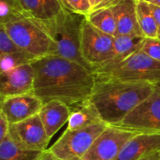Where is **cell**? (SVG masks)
<instances>
[{
	"mask_svg": "<svg viewBox=\"0 0 160 160\" xmlns=\"http://www.w3.org/2000/svg\"><path fill=\"white\" fill-rule=\"evenodd\" d=\"M33 93L43 102L60 100L69 107L90 99L97 82L94 69L57 54L33 60Z\"/></svg>",
	"mask_w": 160,
	"mask_h": 160,
	"instance_id": "obj_1",
	"label": "cell"
},
{
	"mask_svg": "<svg viewBox=\"0 0 160 160\" xmlns=\"http://www.w3.org/2000/svg\"><path fill=\"white\" fill-rule=\"evenodd\" d=\"M157 86L147 82L98 78L90 97L102 121L117 126L140 103L153 94Z\"/></svg>",
	"mask_w": 160,
	"mask_h": 160,
	"instance_id": "obj_2",
	"label": "cell"
},
{
	"mask_svg": "<svg viewBox=\"0 0 160 160\" xmlns=\"http://www.w3.org/2000/svg\"><path fill=\"white\" fill-rule=\"evenodd\" d=\"M0 24L31 61L56 54V45L40 22L17 12L1 21Z\"/></svg>",
	"mask_w": 160,
	"mask_h": 160,
	"instance_id": "obj_3",
	"label": "cell"
},
{
	"mask_svg": "<svg viewBox=\"0 0 160 160\" xmlns=\"http://www.w3.org/2000/svg\"><path fill=\"white\" fill-rule=\"evenodd\" d=\"M85 20V15L65 8L53 19L38 22H40L55 43L57 55L90 68L81 53L82 33Z\"/></svg>",
	"mask_w": 160,
	"mask_h": 160,
	"instance_id": "obj_4",
	"label": "cell"
},
{
	"mask_svg": "<svg viewBox=\"0 0 160 160\" xmlns=\"http://www.w3.org/2000/svg\"><path fill=\"white\" fill-rule=\"evenodd\" d=\"M98 78L141 82L160 87V62L142 50L95 69Z\"/></svg>",
	"mask_w": 160,
	"mask_h": 160,
	"instance_id": "obj_5",
	"label": "cell"
},
{
	"mask_svg": "<svg viewBox=\"0 0 160 160\" xmlns=\"http://www.w3.org/2000/svg\"><path fill=\"white\" fill-rule=\"evenodd\" d=\"M108 127L100 122L80 129H66L59 139L49 148L64 160H82L96 139Z\"/></svg>",
	"mask_w": 160,
	"mask_h": 160,
	"instance_id": "obj_6",
	"label": "cell"
},
{
	"mask_svg": "<svg viewBox=\"0 0 160 160\" xmlns=\"http://www.w3.org/2000/svg\"><path fill=\"white\" fill-rule=\"evenodd\" d=\"M114 36L101 32L87 19L82 26L81 53L83 60L94 70L113 58Z\"/></svg>",
	"mask_w": 160,
	"mask_h": 160,
	"instance_id": "obj_7",
	"label": "cell"
},
{
	"mask_svg": "<svg viewBox=\"0 0 160 160\" xmlns=\"http://www.w3.org/2000/svg\"><path fill=\"white\" fill-rule=\"evenodd\" d=\"M115 127L137 133L160 134V87L133 109Z\"/></svg>",
	"mask_w": 160,
	"mask_h": 160,
	"instance_id": "obj_8",
	"label": "cell"
},
{
	"mask_svg": "<svg viewBox=\"0 0 160 160\" xmlns=\"http://www.w3.org/2000/svg\"><path fill=\"white\" fill-rule=\"evenodd\" d=\"M137 134L128 129L108 125L82 160H116L126 143Z\"/></svg>",
	"mask_w": 160,
	"mask_h": 160,
	"instance_id": "obj_9",
	"label": "cell"
},
{
	"mask_svg": "<svg viewBox=\"0 0 160 160\" xmlns=\"http://www.w3.org/2000/svg\"><path fill=\"white\" fill-rule=\"evenodd\" d=\"M8 136L20 146L38 152L48 149L47 146L51 141L38 114L22 122L11 124Z\"/></svg>",
	"mask_w": 160,
	"mask_h": 160,
	"instance_id": "obj_10",
	"label": "cell"
},
{
	"mask_svg": "<svg viewBox=\"0 0 160 160\" xmlns=\"http://www.w3.org/2000/svg\"><path fill=\"white\" fill-rule=\"evenodd\" d=\"M43 104L42 99L34 93L10 96L1 98L0 112L11 125L38 114Z\"/></svg>",
	"mask_w": 160,
	"mask_h": 160,
	"instance_id": "obj_11",
	"label": "cell"
},
{
	"mask_svg": "<svg viewBox=\"0 0 160 160\" xmlns=\"http://www.w3.org/2000/svg\"><path fill=\"white\" fill-rule=\"evenodd\" d=\"M0 75L1 98L33 93L35 70L31 62L20 65L8 71L1 72Z\"/></svg>",
	"mask_w": 160,
	"mask_h": 160,
	"instance_id": "obj_12",
	"label": "cell"
},
{
	"mask_svg": "<svg viewBox=\"0 0 160 160\" xmlns=\"http://www.w3.org/2000/svg\"><path fill=\"white\" fill-rule=\"evenodd\" d=\"M160 151V134L138 133L124 146L116 160H142Z\"/></svg>",
	"mask_w": 160,
	"mask_h": 160,
	"instance_id": "obj_13",
	"label": "cell"
},
{
	"mask_svg": "<svg viewBox=\"0 0 160 160\" xmlns=\"http://www.w3.org/2000/svg\"><path fill=\"white\" fill-rule=\"evenodd\" d=\"M70 113L71 108L60 100L44 102L38 115L50 140H52L62 127L68 124Z\"/></svg>",
	"mask_w": 160,
	"mask_h": 160,
	"instance_id": "obj_14",
	"label": "cell"
},
{
	"mask_svg": "<svg viewBox=\"0 0 160 160\" xmlns=\"http://www.w3.org/2000/svg\"><path fill=\"white\" fill-rule=\"evenodd\" d=\"M137 1L117 0L109 6L116 20V35H142L137 17Z\"/></svg>",
	"mask_w": 160,
	"mask_h": 160,
	"instance_id": "obj_15",
	"label": "cell"
},
{
	"mask_svg": "<svg viewBox=\"0 0 160 160\" xmlns=\"http://www.w3.org/2000/svg\"><path fill=\"white\" fill-rule=\"evenodd\" d=\"M18 11L37 22H47L65 9L61 0H16Z\"/></svg>",
	"mask_w": 160,
	"mask_h": 160,
	"instance_id": "obj_16",
	"label": "cell"
},
{
	"mask_svg": "<svg viewBox=\"0 0 160 160\" xmlns=\"http://www.w3.org/2000/svg\"><path fill=\"white\" fill-rule=\"evenodd\" d=\"M68 122V129H80L103 122L98 110L90 100L74 105Z\"/></svg>",
	"mask_w": 160,
	"mask_h": 160,
	"instance_id": "obj_17",
	"label": "cell"
},
{
	"mask_svg": "<svg viewBox=\"0 0 160 160\" xmlns=\"http://www.w3.org/2000/svg\"><path fill=\"white\" fill-rule=\"evenodd\" d=\"M144 38H145L143 36L135 34L114 36L113 58L109 63L122 60L129 54L142 50Z\"/></svg>",
	"mask_w": 160,
	"mask_h": 160,
	"instance_id": "obj_18",
	"label": "cell"
},
{
	"mask_svg": "<svg viewBox=\"0 0 160 160\" xmlns=\"http://www.w3.org/2000/svg\"><path fill=\"white\" fill-rule=\"evenodd\" d=\"M137 17L142 35L145 38H158L157 21L152 8V4L144 1H137Z\"/></svg>",
	"mask_w": 160,
	"mask_h": 160,
	"instance_id": "obj_19",
	"label": "cell"
},
{
	"mask_svg": "<svg viewBox=\"0 0 160 160\" xmlns=\"http://www.w3.org/2000/svg\"><path fill=\"white\" fill-rule=\"evenodd\" d=\"M39 154L20 146L8 135L0 141V160H38Z\"/></svg>",
	"mask_w": 160,
	"mask_h": 160,
	"instance_id": "obj_20",
	"label": "cell"
},
{
	"mask_svg": "<svg viewBox=\"0 0 160 160\" xmlns=\"http://www.w3.org/2000/svg\"><path fill=\"white\" fill-rule=\"evenodd\" d=\"M87 21L103 33L115 36L117 31L116 20L110 7L98 8L92 10L87 16Z\"/></svg>",
	"mask_w": 160,
	"mask_h": 160,
	"instance_id": "obj_21",
	"label": "cell"
},
{
	"mask_svg": "<svg viewBox=\"0 0 160 160\" xmlns=\"http://www.w3.org/2000/svg\"><path fill=\"white\" fill-rule=\"evenodd\" d=\"M0 54H13L27 58L30 62L31 59L16 45L9 35L7 33L3 25L0 24Z\"/></svg>",
	"mask_w": 160,
	"mask_h": 160,
	"instance_id": "obj_22",
	"label": "cell"
},
{
	"mask_svg": "<svg viewBox=\"0 0 160 160\" xmlns=\"http://www.w3.org/2000/svg\"><path fill=\"white\" fill-rule=\"evenodd\" d=\"M64 8L69 11L87 16L91 11L89 0H61Z\"/></svg>",
	"mask_w": 160,
	"mask_h": 160,
	"instance_id": "obj_23",
	"label": "cell"
},
{
	"mask_svg": "<svg viewBox=\"0 0 160 160\" xmlns=\"http://www.w3.org/2000/svg\"><path fill=\"white\" fill-rule=\"evenodd\" d=\"M30 61L22 56L13 54H0V68L1 72L12 69L20 65L29 63Z\"/></svg>",
	"mask_w": 160,
	"mask_h": 160,
	"instance_id": "obj_24",
	"label": "cell"
},
{
	"mask_svg": "<svg viewBox=\"0 0 160 160\" xmlns=\"http://www.w3.org/2000/svg\"><path fill=\"white\" fill-rule=\"evenodd\" d=\"M142 51L153 59L160 62V39L157 38H144Z\"/></svg>",
	"mask_w": 160,
	"mask_h": 160,
	"instance_id": "obj_25",
	"label": "cell"
},
{
	"mask_svg": "<svg viewBox=\"0 0 160 160\" xmlns=\"http://www.w3.org/2000/svg\"><path fill=\"white\" fill-rule=\"evenodd\" d=\"M9 126L10 124L7 120L6 116L0 112V141L5 139L8 135Z\"/></svg>",
	"mask_w": 160,
	"mask_h": 160,
	"instance_id": "obj_26",
	"label": "cell"
},
{
	"mask_svg": "<svg viewBox=\"0 0 160 160\" xmlns=\"http://www.w3.org/2000/svg\"><path fill=\"white\" fill-rule=\"evenodd\" d=\"M38 160H64V159H62L61 158L57 157L55 154H53V153H52V151H50V150H49V148H48V149H46V150H44V151L40 152L39 157H38Z\"/></svg>",
	"mask_w": 160,
	"mask_h": 160,
	"instance_id": "obj_27",
	"label": "cell"
},
{
	"mask_svg": "<svg viewBox=\"0 0 160 160\" xmlns=\"http://www.w3.org/2000/svg\"><path fill=\"white\" fill-rule=\"evenodd\" d=\"M152 8L154 11V15L157 21L158 24V38L160 39V6L158 5H152Z\"/></svg>",
	"mask_w": 160,
	"mask_h": 160,
	"instance_id": "obj_28",
	"label": "cell"
},
{
	"mask_svg": "<svg viewBox=\"0 0 160 160\" xmlns=\"http://www.w3.org/2000/svg\"><path fill=\"white\" fill-rule=\"evenodd\" d=\"M102 2H103V0H89V3H90L92 10L98 8L101 6Z\"/></svg>",
	"mask_w": 160,
	"mask_h": 160,
	"instance_id": "obj_29",
	"label": "cell"
},
{
	"mask_svg": "<svg viewBox=\"0 0 160 160\" xmlns=\"http://www.w3.org/2000/svg\"><path fill=\"white\" fill-rule=\"evenodd\" d=\"M115 1H117V0H103V2H102L101 6H100L99 8H105V7H109V6H111L112 4H113Z\"/></svg>",
	"mask_w": 160,
	"mask_h": 160,
	"instance_id": "obj_30",
	"label": "cell"
},
{
	"mask_svg": "<svg viewBox=\"0 0 160 160\" xmlns=\"http://www.w3.org/2000/svg\"><path fill=\"white\" fill-rule=\"evenodd\" d=\"M156 154H157V153H156ZM156 154H153V155L149 156L148 158H143V159L142 160H154L155 159V157H156Z\"/></svg>",
	"mask_w": 160,
	"mask_h": 160,
	"instance_id": "obj_31",
	"label": "cell"
},
{
	"mask_svg": "<svg viewBox=\"0 0 160 160\" xmlns=\"http://www.w3.org/2000/svg\"><path fill=\"white\" fill-rule=\"evenodd\" d=\"M141 1H144V2H147L149 4H152V5H156L157 1L158 0H141Z\"/></svg>",
	"mask_w": 160,
	"mask_h": 160,
	"instance_id": "obj_32",
	"label": "cell"
},
{
	"mask_svg": "<svg viewBox=\"0 0 160 160\" xmlns=\"http://www.w3.org/2000/svg\"><path fill=\"white\" fill-rule=\"evenodd\" d=\"M154 160H160V151L156 154V157H155V159Z\"/></svg>",
	"mask_w": 160,
	"mask_h": 160,
	"instance_id": "obj_33",
	"label": "cell"
},
{
	"mask_svg": "<svg viewBox=\"0 0 160 160\" xmlns=\"http://www.w3.org/2000/svg\"><path fill=\"white\" fill-rule=\"evenodd\" d=\"M156 5H158V6H160V0H158V1H157Z\"/></svg>",
	"mask_w": 160,
	"mask_h": 160,
	"instance_id": "obj_34",
	"label": "cell"
}]
</instances>
